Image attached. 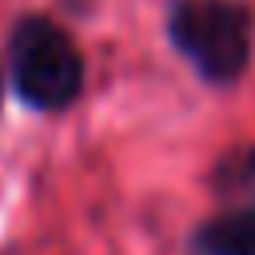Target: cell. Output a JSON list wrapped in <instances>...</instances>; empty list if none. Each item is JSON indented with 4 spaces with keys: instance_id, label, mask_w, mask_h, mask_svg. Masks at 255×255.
<instances>
[{
    "instance_id": "cell-1",
    "label": "cell",
    "mask_w": 255,
    "mask_h": 255,
    "mask_svg": "<svg viewBox=\"0 0 255 255\" xmlns=\"http://www.w3.org/2000/svg\"><path fill=\"white\" fill-rule=\"evenodd\" d=\"M167 36L207 84H231L247 72L255 24L239 0H175L167 8Z\"/></svg>"
},
{
    "instance_id": "cell-2",
    "label": "cell",
    "mask_w": 255,
    "mask_h": 255,
    "mask_svg": "<svg viewBox=\"0 0 255 255\" xmlns=\"http://www.w3.org/2000/svg\"><path fill=\"white\" fill-rule=\"evenodd\" d=\"M8 80L28 108L60 112L84 88V56L56 20L24 16L8 40Z\"/></svg>"
},
{
    "instance_id": "cell-3",
    "label": "cell",
    "mask_w": 255,
    "mask_h": 255,
    "mask_svg": "<svg viewBox=\"0 0 255 255\" xmlns=\"http://www.w3.org/2000/svg\"><path fill=\"white\" fill-rule=\"evenodd\" d=\"M199 255H255V207H231L195 231Z\"/></svg>"
},
{
    "instance_id": "cell-4",
    "label": "cell",
    "mask_w": 255,
    "mask_h": 255,
    "mask_svg": "<svg viewBox=\"0 0 255 255\" xmlns=\"http://www.w3.org/2000/svg\"><path fill=\"white\" fill-rule=\"evenodd\" d=\"M215 187L219 191H255V147H235L219 167H215Z\"/></svg>"
}]
</instances>
